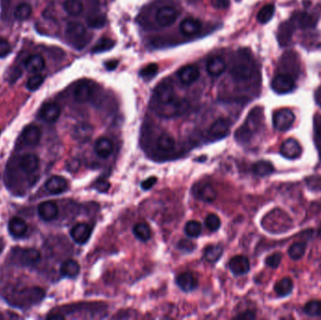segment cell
<instances>
[{"mask_svg": "<svg viewBox=\"0 0 321 320\" xmlns=\"http://www.w3.org/2000/svg\"><path fill=\"white\" fill-rule=\"evenodd\" d=\"M282 258H283V256L281 253H274L273 255L269 256L266 260H265V263L268 267L272 268V269H277L279 267V265L281 264V261H282Z\"/></svg>", "mask_w": 321, "mask_h": 320, "instance_id": "cell-48", "label": "cell"}, {"mask_svg": "<svg viewBox=\"0 0 321 320\" xmlns=\"http://www.w3.org/2000/svg\"><path fill=\"white\" fill-rule=\"evenodd\" d=\"M291 22L295 27H300L302 29H308L316 26L317 20L313 15L304 12H296L293 13L291 17Z\"/></svg>", "mask_w": 321, "mask_h": 320, "instance_id": "cell-16", "label": "cell"}, {"mask_svg": "<svg viewBox=\"0 0 321 320\" xmlns=\"http://www.w3.org/2000/svg\"><path fill=\"white\" fill-rule=\"evenodd\" d=\"M185 234L189 237H197L200 236L202 232L201 224L195 220L189 221L184 227Z\"/></svg>", "mask_w": 321, "mask_h": 320, "instance_id": "cell-41", "label": "cell"}, {"mask_svg": "<svg viewBox=\"0 0 321 320\" xmlns=\"http://www.w3.org/2000/svg\"><path fill=\"white\" fill-rule=\"evenodd\" d=\"M176 283L178 287L185 292L192 291L197 286V280H196L195 276L193 275V273H189V272L180 273L179 275H178V277L176 279Z\"/></svg>", "mask_w": 321, "mask_h": 320, "instance_id": "cell-20", "label": "cell"}, {"mask_svg": "<svg viewBox=\"0 0 321 320\" xmlns=\"http://www.w3.org/2000/svg\"><path fill=\"white\" fill-rule=\"evenodd\" d=\"M306 248H307L306 242H304V241H297V242H294L288 248L287 254H288L289 257L292 260H300L304 256Z\"/></svg>", "mask_w": 321, "mask_h": 320, "instance_id": "cell-34", "label": "cell"}, {"mask_svg": "<svg viewBox=\"0 0 321 320\" xmlns=\"http://www.w3.org/2000/svg\"><path fill=\"white\" fill-rule=\"evenodd\" d=\"M228 267L234 275H244L249 273L250 261L245 256H236L229 261Z\"/></svg>", "mask_w": 321, "mask_h": 320, "instance_id": "cell-14", "label": "cell"}, {"mask_svg": "<svg viewBox=\"0 0 321 320\" xmlns=\"http://www.w3.org/2000/svg\"><path fill=\"white\" fill-rule=\"evenodd\" d=\"M158 69H159V67L157 64L150 63L143 68L140 71V76L144 79H150V78L154 77L155 74L158 71Z\"/></svg>", "mask_w": 321, "mask_h": 320, "instance_id": "cell-47", "label": "cell"}, {"mask_svg": "<svg viewBox=\"0 0 321 320\" xmlns=\"http://www.w3.org/2000/svg\"><path fill=\"white\" fill-rule=\"evenodd\" d=\"M115 45V41L109 39V38H103L100 40L95 44L94 48L92 49L93 53H103L106 52L107 50H110L114 47Z\"/></svg>", "mask_w": 321, "mask_h": 320, "instance_id": "cell-43", "label": "cell"}, {"mask_svg": "<svg viewBox=\"0 0 321 320\" xmlns=\"http://www.w3.org/2000/svg\"><path fill=\"white\" fill-rule=\"evenodd\" d=\"M199 70L193 65H186L178 71V79L185 85L194 83L199 78Z\"/></svg>", "mask_w": 321, "mask_h": 320, "instance_id": "cell-19", "label": "cell"}, {"mask_svg": "<svg viewBox=\"0 0 321 320\" xmlns=\"http://www.w3.org/2000/svg\"><path fill=\"white\" fill-rule=\"evenodd\" d=\"M255 72V60L248 49H239L231 68V75L236 81H247Z\"/></svg>", "mask_w": 321, "mask_h": 320, "instance_id": "cell-2", "label": "cell"}, {"mask_svg": "<svg viewBox=\"0 0 321 320\" xmlns=\"http://www.w3.org/2000/svg\"><path fill=\"white\" fill-rule=\"evenodd\" d=\"M194 244L189 239H181L178 243V248L184 252H192L194 249Z\"/></svg>", "mask_w": 321, "mask_h": 320, "instance_id": "cell-50", "label": "cell"}, {"mask_svg": "<svg viewBox=\"0 0 321 320\" xmlns=\"http://www.w3.org/2000/svg\"><path fill=\"white\" fill-rule=\"evenodd\" d=\"M319 235H320V237H321V227L320 228V230H319Z\"/></svg>", "mask_w": 321, "mask_h": 320, "instance_id": "cell-59", "label": "cell"}, {"mask_svg": "<svg viewBox=\"0 0 321 320\" xmlns=\"http://www.w3.org/2000/svg\"><path fill=\"white\" fill-rule=\"evenodd\" d=\"M60 116V107L56 103H46L40 110V117L44 121L56 122Z\"/></svg>", "mask_w": 321, "mask_h": 320, "instance_id": "cell-18", "label": "cell"}, {"mask_svg": "<svg viewBox=\"0 0 321 320\" xmlns=\"http://www.w3.org/2000/svg\"><path fill=\"white\" fill-rule=\"evenodd\" d=\"M118 63H119L118 60H111L106 63V67H107V70H114L118 66Z\"/></svg>", "mask_w": 321, "mask_h": 320, "instance_id": "cell-56", "label": "cell"}, {"mask_svg": "<svg viewBox=\"0 0 321 320\" xmlns=\"http://www.w3.org/2000/svg\"><path fill=\"white\" fill-rule=\"evenodd\" d=\"M43 81H44L43 75H42L40 73H36L27 80L26 88L30 91H35V90L41 87V85H43Z\"/></svg>", "mask_w": 321, "mask_h": 320, "instance_id": "cell-44", "label": "cell"}, {"mask_svg": "<svg viewBox=\"0 0 321 320\" xmlns=\"http://www.w3.org/2000/svg\"><path fill=\"white\" fill-rule=\"evenodd\" d=\"M32 13V8L29 4H26V3H23V4H20L16 7L15 11H14V16L17 20H25L27 18L30 17Z\"/></svg>", "mask_w": 321, "mask_h": 320, "instance_id": "cell-42", "label": "cell"}, {"mask_svg": "<svg viewBox=\"0 0 321 320\" xmlns=\"http://www.w3.org/2000/svg\"><path fill=\"white\" fill-rule=\"evenodd\" d=\"M205 225L211 231H217L221 226V220L216 214H209L205 219Z\"/></svg>", "mask_w": 321, "mask_h": 320, "instance_id": "cell-46", "label": "cell"}, {"mask_svg": "<svg viewBox=\"0 0 321 320\" xmlns=\"http://www.w3.org/2000/svg\"><path fill=\"white\" fill-rule=\"evenodd\" d=\"M45 66L44 59L41 55H32L24 61V67L29 72L38 73L43 71Z\"/></svg>", "mask_w": 321, "mask_h": 320, "instance_id": "cell-27", "label": "cell"}, {"mask_svg": "<svg viewBox=\"0 0 321 320\" xmlns=\"http://www.w3.org/2000/svg\"><path fill=\"white\" fill-rule=\"evenodd\" d=\"M40 160L38 156L31 153L23 155L20 159V167L26 173H33L39 167Z\"/></svg>", "mask_w": 321, "mask_h": 320, "instance_id": "cell-28", "label": "cell"}, {"mask_svg": "<svg viewBox=\"0 0 321 320\" xmlns=\"http://www.w3.org/2000/svg\"><path fill=\"white\" fill-rule=\"evenodd\" d=\"M212 4L218 10H226L230 5V0H212Z\"/></svg>", "mask_w": 321, "mask_h": 320, "instance_id": "cell-51", "label": "cell"}, {"mask_svg": "<svg viewBox=\"0 0 321 320\" xmlns=\"http://www.w3.org/2000/svg\"><path fill=\"white\" fill-rule=\"evenodd\" d=\"M175 138L169 133H163L157 140V148L163 152H169L175 148Z\"/></svg>", "mask_w": 321, "mask_h": 320, "instance_id": "cell-33", "label": "cell"}, {"mask_svg": "<svg viewBox=\"0 0 321 320\" xmlns=\"http://www.w3.org/2000/svg\"><path fill=\"white\" fill-rule=\"evenodd\" d=\"M157 180L158 179H157L156 177H150V178H149L148 179H146V180L143 181L142 183H141V188H142L143 190L145 191L150 190V189H151L154 186L156 182H157Z\"/></svg>", "mask_w": 321, "mask_h": 320, "instance_id": "cell-52", "label": "cell"}, {"mask_svg": "<svg viewBox=\"0 0 321 320\" xmlns=\"http://www.w3.org/2000/svg\"><path fill=\"white\" fill-rule=\"evenodd\" d=\"M263 123V108L255 107L245 119L244 123L235 133V139L240 144H247L261 129Z\"/></svg>", "mask_w": 321, "mask_h": 320, "instance_id": "cell-1", "label": "cell"}, {"mask_svg": "<svg viewBox=\"0 0 321 320\" xmlns=\"http://www.w3.org/2000/svg\"><path fill=\"white\" fill-rule=\"evenodd\" d=\"M300 63L297 55L294 52H286L280 60V72L295 76L299 73Z\"/></svg>", "mask_w": 321, "mask_h": 320, "instance_id": "cell-7", "label": "cell"}, {"mask_svg": "<svg viewBox=\"0 0 321 320\" xmlns=\"http://www.w3.org/2000/svg\"><path fill=\"white\" fill-rule=\"evenodd\" d=\"M226 64L225 60L220 56L210 58L207 62V71L212 76H218L226 71Z\"/></svg>", "mask_w": 321, "mask_h": 320, "instance_id": "cell-23", "label": "cell"}, {"mask_svg": "<svg viewBox=\"0 0 321 320\" xmlns=\"http://www.w3.org/2000/svg\"><path fill=\"white\" fill-rule=\"evenodd\" d=\"M64 10L71 16H77L83 12V4L80 0H66Z\"/></svg>", "mask_w": 321, "mask_h": 320, "instance_id": "cell-39", "label": "cell"}, {"mask_svg": "<svg viewBox=\"0 0 321 320\" xmlns=\"http://www.w3.org/2000/svg\"><path fill=\"white\" fill-rule=\"evenodd\" d=\"M293 287H294L293 281L289 277H285L274 285V291L277 294V296L284 298L292 293Z\"/></svg>", "mask_w": 321, "mask_h": 320, "instance_id": "cell-29", "label": "cell"}, {"mask_svg": "<svg viewBox=\"0 0 321 320\" xmlns=\"http://www.w3.org/2000/svg\"><path fill=\"white\" fill-rule=\"evenodd\" d=\"M252 171L258 177L270 176L275 171L274 166L269 161H259L252 166Z\"/></svg>", "mask_w": 321, "mask_h": 320, "instance_id": "cell-31", "label": "cell"}, {"mask_svg": "<svg viewBox=\"0 0 321 320\" xmlns=\"http://www.w3.org/2000/svg\"><path fill=\"white\" fill-rule=\"evenodd\" d=\"M45 188L50 192L54 194L62 193L68 189V182L67 180L60 176H54L49 178L45 183Z\"/></svg>", "mask_w": 321, "mask_h": 320, "instance_id": "cell-24", "label": "cell"}, {"mask_svg": "<svg viewBox=\"0 0 321 320\" xmlns=\"http://www.w3.org/2000/svg\"><path fill=\"white\" fill-rule=\"evenodd\" d=\"M86 23L93 28H101L107 23V18L102 14H93L86 19Z\"/></svg>", "mask_w": 321, "mask_h": 320, "instance_id": "cell-45", "label": "cell"}, {"mask_svg": "<svg viewBox=\"0 0 321 320\" xmlns=\"http://www.w3.org/2000/svg\"><path fill=\"white\" fill-rule=\"evenodd\" d=\"M296 117L289 109H281L275 112L273 118V123L275 130L286 131L289 130L295 122Z\"/></svg>", "mask_w": 321, "mask_h": 320, "instance_id": "cell-5", "label": "cell"}, {"mask_svg": "<svg viewBox=\"0 0 321 320\" xmlns=\"http://www.w3.org/2000/svg\"><path fill=\"white\" fill-rule=\"evenodd\" d=\"M201 22L194 18H186L179 25L180 31L183 35L193 36L197 34L201 29Z\"/></svg>", "mask_w": 321, "mask_h": 320, "instance_id": "cell-26", "label": "cell"}, {"mask_svg": "<svg viewBox=\"0 0 321 320\" xmlns=\"http://www.w3.org/2000/svg\"><path fill=\"white\" fill-rule=\"evenodd\" d=\"M230 132V122L226 119L215 120L208 130L209 137L212 140H220L226 137Z\"/></svg>", "mask_w": 321, "mask_h": 320, "instance_id": "cell-8", "label": "cell"}, {"mask_svg": "<svg viewBox=\"0 0 321 320\" xmlns=\"http://www.w3.org/2000/svg\"><path fill=\"white\" fill-rule=\"evenodd\" d=\"M257 318L256 313L252 310H247L243 313H241L240 315H238L236 317V320H253Z\"/></svg>", "mask_w": 321, "mask_h": 320, "instance_id": "cell-53", "label": "cell"}, {"mask_svg": "<svg viewBox=\"0 0 321 320\" xmlns=\"http://www.w3.org/2000/svg\"><path fill=\"white\" fill-rule=\"evenodd\" d=\"M303 312L312 318L321 317V301L318 299H313L308 301L304 307Z\"/></svg>", "mask_w": 321, "mask_h": 320, "instance_id": "cell-40", "label": "cell"}, {"mask_svg": "<svg viewBox=\"0 0 321 320\" xmlns=\"http://www.w3.org/2000/svg\"><path fill=\"white\" fill-rule=\"evenodd\" d=\"M275 12V7L274 4H267L264 7H262L260 11L257 13V21L260 24H266L268 23L274 16Z\"/></svg>", "mask_w": 321, "mask_h": 320, "instance_id": "cell-38", "label": "cell"}, {"mask_svg": "<svg viewBox=\"0 0 321 320\" xmlns=\"http://www.w3.org/2000/svg\"><path fill=\"white\" fill-rule=\"evenodd\" d=\"M294 31H295V25L291 21H285L279 25L277 40L282 47L287 46L291 43Z\"/></svg>", "mask_w": 321, "mask_h": 320, "instance_id": "cell-12", "label": "cell"}, {"mask_svg": "<svg viewBox=\"0 0 321 320\" xmlns=\"http://www.w3.org/2000/svg\"><path fill=\"white\" fill-rule=\"evenodd\" d=\"M224 250L220 245H210L204 251V256L210 263H215L223 256Z\"/></svg>", "mask_w": 321, "mask_h": 320, "instance_id": "cell-35", "label": "cell"}, {"mask_svg": "<svg viewBox=\"0 0 321 320\" xmlns=\"http://www.w3.org/2000/svg\"><path fill=\"white\" fill-rule=\"evenodd\" d=\"M94 83L88 80H84L76 85L74 88V99L78 103H86L87 102L94 92Z\"/></svg>", "mask_w": 321, "mask_h": 320, "instance_id": "cell-11", "label": "cell"}, {"mask_svg": "<svg viewBox=\"0 0 321 320\" xmlns=\"http://www.w3.org/2000/svg\"><path fill=\"white\" fill-rule=\"evenodd\" d=\"M272 88L278 94L289 93L295 89L294 77L287 73L279 72L272 81Z\"/></svg>", "mask_w": 321, "mask_h": 320, "instance_id": "cell-6", "label": "cell"}, {"mask_svg": "<svg viewBox=\"0 0 321 320\" xmlns=\"http://www.w3.org/2000/svg\"><path fill=\"white\" fill-rule=\"evenodd\" d=\"M27 230V225L21 218H12L9 223V231L14 237H21L24 236Z\"/></svg>", "mask_w": 321, "mask_h": 320, "instance_id": "cell-30", "label": "cell"}, {"mask_svg": "<svg viewBox=\"0 0 321 320\" xmlns=\"http://www.w3.org/2000/svg\"><path fill=\"white\" fill-rule=\"evenodd\" d=\"M96 154L101 158H108L114 150V146L112 141L107 137H100L94 145Z\"/></svg>", "mask_w": 321, "mask_h": 320, "instance_id": "cell-25", "label": "cell"}, {"mask_svg": "<svg viewBox=\"0 0 321 320\" xmlns=\"http://www.w3.org/2000/svg\"><path fill=\"white\" fill-rule=\"evenodd\" d=\"M317 135L320 139H321V124L317 128Z\"/></svg>", "mask_w": 321, "mask_h": 320, "instance_id": "cell-58", "label": "cell"}, {"mask_svg": "<svg viewBox=\"0 0 321 320\" xmlns=\"http://www.w3.org/2000/svg\"><path fill=\"white\" fill-rule=\"evenodd\" d=\"M154 99L157 103V107L168 106L178 100L174 86L169 81H164L156 86Z\"/></svg>", "mask_w": 321, "mask_h": 320, "instance_id": "cell-4", "label": "cell"}, {"mask_svg": "<svg viewBox=\"0 0 321 320\" xmlns=\"http://www.w3.org/2000/svg\"><path fill=\"white\" fill-rule=\"evenodd\" d=\"M38 213L43 220L46 222L53 221L59 215V207L54 202H43L38 207Z\"/></svg>", "mask_w": 321, "mask_h": 320, "instance_id": "cell-17", "label": "cell"}, {"mask_svg": "<svg viewBox=\"0 0 321 320\" xmlns=\"http://www.w3.org/2000/svg\"><path fill=\"white\" fill-rule=\"evenodd\" d=\"M92 131H93V128L89 124L82 123V124H79L78 126H76L75 130H74V135L78 141L85 142L90 138Z\"/></svg>", "mask_w": 321, "mask_h": 320, "instance_id": "cell-36", "label": "cell"}, {"mask_svg": "<svg viewBox=\"0 0 321 320\" xmlns=\"http://www.w3.org/2000/svg\"><path fill=\"white\" fill-rule=\"evenodd\" d=\"M12 51V48L10 43L4 40V39H0V58H4L6 56H8Z\"/></svg>", "mask_w": 321, "mask_h": 320, "instance_id": "cell-49", "label": "cell"}, {"mask_svg": "<svg viewBox=\"0 0 321 320\" xmlns=\"http://www.w3.org/2000/svg\"><path fill=\"white\" fill-rule=\"evenodd\" d=\"M47 320H65V317L60 314H53L51 316H48Z\"/></svg>", "mask_w": 321, "mask_h": 320, "instance_id": "cell-57", "label": "cell"}, {"mask_svg": "<svg viewBox=\"0 0 321 320\" xmlns=\"http://www.w3.org/2000/svg\"><path fill=\"white\" fill-rule=\"evenodd\" d=\"M193 194L199 200L204 202H214L217 197V192L210 183H198L193 188Z\"/></svg>", "mask_w": 321, "mask_h": 320, "instance_id": "cell-9", "label": "cell"}, {"mask_svg": "<svg viewBox=\"0 0 321 320\" xmlns=\"http://www.w3.org/2000/svg\"><path fill=\"white\" fill-rule=\"evenodd\" d=\"M96 188L99 192H107L109 189V183L107 182H104V181H100L97 185Z\"/></svg>", "mask_w": 321, "mask_h": 320, "instance_id": "cell-55", "label": "cell"}, {"mask_svg": "<svg viewBox=\"0 0 321 320\" xmlns=\"http://www.w3.org/2000/svg\"><path fill=\"white\" fill-rule=\"evenodd\" d=\"M66 35L73 47L82 49L87 43L86 30L79 22H71L67 25Z\"/></svg>", "mask_w": 321, "mask_h": 320, "instance_id": "cell-3", "label": "cell"}, {"mask_svg": "<svg viewBox=\"0 0 321 320\" xmlns=\"http://www.w3.org/2000/svg\"><path fill=\"white\" fill-rule=\"evenodd\" d=\"M60 273L69 278H74L80 273V265L75 260L65 261L60 268Z\"/></svg>", "mask_w": 321, "mask_h": 320, "instance_id": "cell-32", "label": "cell"}, {"mask_svg": "<svg viewBox=\"0 0 321 320\" xmlns=\"http://www.w3.org/2000/svg\"><path fill=\"white\" fill-rule=\"evenodd\" d=\"M280 153L288 160H296L302 153V148L297 140L289 138L280 147Z\"/></svg>", "mask_w": 321, "mask_h": 320, "instance_id": "cell-10", "label": "cell"}, {"mask_svg": "<svg viewBox=\"0 0 321 320\" xmlns=\"http://www.w3.org/2000/svg\"><path fill=\"white\" fill-rule=\"evenodd\" d=\"M1 251H2V245L0 244V253H1Z\"/></svg>", "mask_w": 321, "mask_h": 320, "instance_id": "cell-60", "label": "cell"}, {"mask_svg": "<svg viewBox=\"0 0 321 320\" xmlns=\"http://www.w3.org/2000/svg\"><path fill=\"white\" fill-rule=\"evenodd\" d=\"M92 233V228L90 225L86 224H77L74 225L71 230V236L72 239L78 244H85L88 241Z\"/></svg>", "mask_w": 321, "mask_h": 320, "instance_id": "cell-13", "label": "cell"}, {"mask_svg": "<svg viewBox=\"0 0 321 320\" xmlns=\"http://www.w3.org/2000/svg\"><path fill=\"white\" fill-rule=\"evenodd\" d=\"M178 12L172 7H163L156 13V20L162 26H169L174 24L178 18Z\"/></svg>", "mask_w": 321, "mask_h": 320, "instance_id": "cell-15", "label": "cell"}, {"mask_svg": "<svg viewBox=\"0 0 321 320\" xmlns=\"http://www.w3.org/2000/svg\"><path fill=\"white\" fill-rule=\"evenodd\" d=\"M24 142L30 147H35L41 140L42 132L35 125H28L24 128L22 133Z\"/></svg>", "mask_w": 321, "mask_h": 320, "instance_id": "cell-22", "label": "cell"}, {"mask_svg": "<svg viewBox=\"0 0 321 320\" xmlns=\"http://www.w3.org/2000/svg\"><path fill=\"white\" fill-rule=\"evenodd\" d=\"M80 165H81V163H80L79 160H77V159H72V160H71V161L68 163L67 167H68L69 171L73 172V171H76V170L79 169Z\"/></svg>", "mask_w": 321, "mask_h": 320, "instance_id": "cell-54", "label": "cell"}, {"mask_svg": "<svg viewBox=\"0 0 321 320\" xmlns=\"http://www.w3.org/2000/svg\"><path fill=\"white\" fill-rule=\"evenodd\" d=\"M17 259L20 261L22 265H34L41 259V254L38 250L34 248L20 249L17 255Z\"/></svg>", "mask_w": 321, "mask_h": 320, "instance_id": "cell-21", "label": "cell"}, {"mask_svg": "<svg viewBox=\"0 0 321 320\" xmlns=\"http://www.w3.org/2000/svg\"><path fill=\"white\" fill-rule=\"evenodd\" d=\"M133 234L138 239L142 241H147L151 237V230L149 225L145 223H139L134 225L133 227Z\"/></svg>", "mask_w": 321, "mask_h": 320, "instance_id": "cell-37", "label": "cell"}]
</instances>
